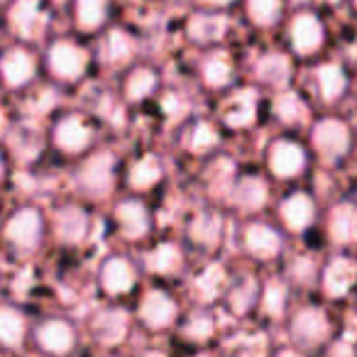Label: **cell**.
Here are the masks:
<instances>
[{
	"label": "cell",
	"instance_id": "ba28073f",
	"mask_svg": "<svg viewBox=\"0 0 357 357\" xmlns=\"http://www.w3.org/2000/svg\"><path fill=\"white\" fill-rule=\"evenodd\" d=\"M135 328L137 323L132 306L125 301H105L89 313L84 331L100 352H118L120 347L128 345Z\"/></svg>",
	"mask_w": 357,
	"mask_h": 357
},
{
	"label": "cell",
	"instance_id": "f6af8a7d",
	"mask_svg": "<svg viewBox=\"0 0 357 357\" xmlns=\"http://www.w3.org/2000/svg\"><path fill=\"white\" fill-rule=\"evenodd\" d=\"M100 357H123V355H120V352H103Z\"/></svg>",
	"mask_w": 357,
	"mask_h": 357
},
{
	"label": "cell",
	"instance_id": "7bdbcfd3",
	"mask_svg": "<svg viewBox=\"0 0 357 357\" xmlns=\"http://www.w3.org/2000/svg\"><path fill=\"white\" fill-rule=\"evenodd\" d=\"M269 357H308V352H303V350H298L296 345H282V347H274L272 352H269Z\"/></svg>",
	"mask_w": 357,
	"mask_h": 357
},
{
	"label": "cell",
	"instance_id": "60d3db41",
	"mask_svg": "<svg viewBox=\"0 0 357 357\" xmlns=\"http://www.w3.org/2000/svg\"><path fill=\"white\" fill-rule=\"evenodd\" d=\"M10 174H13V157H10V152H8L6 144H0V191L8 186Z\"/></svg>",
	"mask_w": 357,
	"mask_h": 357
},
{
	"label": "cell",
	"instance_id": "f35d334b",
	"mask_svg": "<svg viewBox=\"0 0 357 357\" xmlns=\"http://www.w3.org/2000/svg\"><path fill=\"white\" fill-rule=\"evenodd\" d=\"M243 17L252 30L272 32L284 25L289 15L287 0H240Z\"/></svg>",
	"mask_w": 357,
	"mask_h": 357
},
{
	"label": "cell",
	"instance_id": "30bf717a",
	"mask_svg": "<svg viewBox=\"0 0 357 357\" xmlns=\"http://www.w3.org/2000/svg\"><path fill=\"white\" fill-rule=\"evenodd\" d=\"M284 50L296 61H316L328 45V25L311 6L296 8L284 20Z\"/></svg>",
	"mask_w": 357,
	"mask_h": 357
},
{
	"label": "cell",
	"instance_id": "603a6c76",
	"mask_svg": "<svg viewBox=\"0 0 357 357\" xmlns=\"http://www.w3.org/2000/svg\"><path fill=\"white\" fill-rule=\"evenodd\" d=\"M164 76L162 69L152 61H132L128 69L120 71L118 98L125 108H142L162 96Z\"/></svg>",
	"mask_w": 357,
	"mask_h": 357
},
{
	"label": "cell",
	"instance_id": "277c9868",
	"mask_svg": "<svg viewBox=\"0 0 357 357\" xmlns=\"http://www.w3.org/2000/svg\"><path fill=\"white\" fill-rule=\"evenodd\" d=\"M50 240L47 208L40 204H20L3 215L0 223V245L15 259H32L45 250Z\"/></svg>",
	"mask_w": 357,
	"mask_h": 357
},
{
	"label": "cell",
	"instance_id": "9a60e30c",
	"mask_svg": "<svg viewBox=\"0 0 357 357\" xmlns=\"http://www.w3.org/2000/svg\"><path fill=\"white\" fill-rule=\"evenodd\" d=\"M228 235V211L218 204H206L191 211L184 223V243L201 257H215Z\"/></svg>",
	"mask_w": 357,
	"mask_h": 357
},
{
	"label": "cell",
	"instance_id": "d590c367",
	"mask_svg": "<svg viewBox=\"0 0 357 357\" xmlns=\"http://www.w3.org/2000/svg\"><path fill=\"white\" fill-rule=\"evenodd\" d=\"M30 328L32 318L17 303L0 301V350L22 352L30 345Z\"/></svg>",
	"mask_w": 357,
	"mask_h": 357
},
{
	"label": "cell",
	"instance_id": "bcb514c9",
	"mask_svg": "<svg viewBox=\"0 0 357 357\" xmlns=\"http://www.w3.org/2000/svg\"><path fill=\"white\" fill-rule=\"evenodd\" d=\"M8 355V352H3V350H0V357H6Z\"/></svg>",
	"mask_w": 357,
	"mask_h": 357
},
{
	"label": "cell",
	"instance_id": "7a4b0ae2",
	"mask_svg": "<svg viewBox=\"0 0 357 357\" xmlns=\"http://www.w3.org/2000/svg\"><path fill=\"white\" fill-rule=\"evenodd\" d=\"M42 74L61 89L81 86L91 76L96 54L79 35H52L42 47Z\"/></svg>",
	"mask_w": 357,
	"mask_h": 357
},
{
	"label": "cell",
	"instance_id": "836d02e7",
	"mask_svg": "<svg viewBox=\"0 0 357 357\" xmlns=\"http://www.w3.org/2000/svg\"><path fill=\"white\" fill-rule=\"evenodd\" d=\"M357 287V259L340 252L328 257L318 272V289L331 301H342Z\"/></svg>",
	"mask_w": 357,
	"mask_h": 357
},
{
	"label": "cell",
	"instance_id": "7c38bea8",
	"mask_svg": "<svg viewBox=\"0 0 357 357\" xmlns=\"http://www.w3.org/2000/svg\"><path fill=\"white\" fill-rule=\"evenodd\" d=\"M189 252L186 243L181 238H154L139 252L137 262L142 267V274L154 282L172 284L176 279H186L191 272Z\"/></svg>",
	"mask_w": 357,
	"mask_h": 357
},
{
	"label": "cell",
	"instance_id": "8d00e7d4",
	"mask_svg": "<svg viewBox=\"0 0 357 357\" xmlns=\"http://www.w3.org/2000/svg\"><path fill=\"white\" fill-rule=\"evenodd\" d=\"M323 230L331 245L347 250L357 245V204L352 201H337L331 206L323 218Z\"/></svg>",
	"mask_w": 357,
	"mask_h": 357
},
{
	"label": "cell",
	"instance_id": "6da1fadb",
	"mask_svg": "<svg viewBox=\"0 0 357 357\" xmlns=\"http://www.w3.org/2000/svg\"><path fill=\"white\" fill-rule=\"evenodd\" d=\"M71 164L74 169H71L69 184L76 199L98 206L110 204L118 196V189L123 186V157L113 147L98 144Z\"/></svg>",
	"mask_w": 357,
	"mask_h": 357
},
{
	"label": "cell",
	"instance_id": "8fae6325",
	"mask_svg": "<svg viewBox=\"0 0 357 357\" xmlns=\"http://www.w3.org/2000/svg\"><path fill=\"white\" fill-rule=\"evenodd\" d=\"M40 357H74L81 347V328L66 313H45L30 328V345Z\"/></svg>",
	"mask_w": 357,
	"mask_h": 357
},
{
	"label": "cell",
	"instance_id": "7402d4cb",
	"mask_svg": "<svg viewBox=\"0 0 357 357\" xmlns=\"http://www.w3.org/2000/svg\"><path fill=\"white\" fill-rule=\"evenodd\" d=\"M220 123L211 115H189L176 128V147L194 159H211L223 147Z\"/></svg>",
	"mask_w": 357,
	"mask_h": 357
},
{
	"label": "cell",
	"instance_id": "9c48e42d",
	"mask_svg": "<svg viewBox=\"0 0 357 357\" xmlns=\"http://www.w3.org/2000/svg\"><path fill=\"white\" fill-rule=\"evenodd\" d=\"M142 267L137 257L125 250H110L98 259L96 267V289L105 301H132L142 287Z\"/></svg>",
	"mask_w": 357,
	"mask_h": 357
},
{
	"label": "cell",
	"instance_id": "ab89813d",
	"mask_svg": "<svg viewBox=\"0 0 357 357\" xmlns=\"http://www.w3.org/2000/svg\"><path fill=\"white\" fill-rule=\"evenodd\" d=\"M269 115L282 128H301L308 123V103L296 89H284L269 98Z\"/></svg>",
	"mask_w": 357,
	"mask_h": 357
},
{
	"label": "cell",
	"instance_id": "d6986e66",
	"mask_svg": "<svg viewBox=\"0 0 357 357\" xmlns=\"http://www.w3.org/2000/svg\"><path fill=\"white\" fill-rule=\"evenodd\" d=\"M269 204H272V178L262 172H238L225 194L223 208L228 206L230 213L245 220L262 215Z\"/></svg>",
	"mask_w": 357,
	"mask_h": 357
},
{
	"label": "cell",
	"instance_id": "f546056e",
	"mask_svg": "<svg viewBox=\"0 0 357 357\" xmlns=\"http://www.w3.org/2000/svg\"><path fill=\"white\" fill-rule=\"evenodd\" d=\"M259 291H262V277L252 269L233 272L230 284L223 294V306L235 321H248L252 313H257Z\"/></svg>",
	"mask_w": 357,
	"mask_h": 357
},
{
	"label": "cell",
	"instance_id": "cb8c5ba5",
	"mask_svg": "<svg viewBox=\"0 0 357 357\" xmlns=\"http://www.w3.org/2000/svg\"><path fill=\"white\" fill-rule=\"evenodd\" d=\"M6 22L15 42L37 47V42L50 40L52 13L47 0H13L8 6Z\"/></svg>",
	"mask_w": 357,
	"mask_h": 357
},
{
	"label": "cell",
	"instance_id": "52a82bcc",
	"mask_svg": "<svg viewBox=\"0 0 357 357\" xmlns=\"http://www.w3.org/2000/svg\"><path fill=\"white\" fill-rule=\"evenodd\" d=\"M47 223H50L52 243L64 250H79L93 238V206L84 204L76 196L64 201H54V206L47 208Z\"/></svg>",
	"mask_w": 357,
	"mask_h": 357
},
{
	"label": "cell",
	"instance_id": "e0dca14e",
	"mask_svg": "<svg viewBox=\"0 0 357 357\" xmlns=\"http://www.w3.org/2000/svg\"><path fill=\"white\" fill-rule=\"evenodd\" d=\"M235 240L240 252L255 264H274L287 252V233L279 228V223L264 220L259 215L245 218Z\"/></svg>",
	"mask_w": 357,
	"mask_h": 357
},
{
	"label": "cell",
	"instance_id": "484cf974",
	"mask_svg": "<svg viewBox=\"0 0 357 357\" xmlns=\"http://www.w3.org/2000/svg\"><path fill=\"white\" fill-rule=\"evenodd\" d=\"M294 76H296V59L289 54V50H264L250 64L252 84L269 93L291 89Z\"/></svg>",
	"mask_w": 357,
	"mask_h": 357
},
{
	"label": "cell",
	"instance_id": "d6a6232c",
	"mask_svg": "<svg viewBox=\"0 0 357 357\" xmlns=\"http://www.w3.org/2000/svg\"><path fill=\"white\" fill-rule=\"evenodd\" d=\"M206 262L201 269H191L189 272V294L194 296L196 303H204V306H213V303L223 301V294L230 284L233 277V269L225 267L220 259L206 257Z\"/></svg>",
	"mask_w": 357,
	"mask_h": 357
},
{
	"label": "cell",
	"instance_id": "5b68a950",
	"mask_svg": "<svg viewBox=\"0 0 357 357\" xmlns=\"http://www.w3.org/2000/svg\"><path fill=\"white\" fill-rule=\"evenodd\" d=\"M132 313L139 331L149 335H164L176 331L178 321L184 316V303L169 284L152 282L142 284L135 294Z\"/></svg>",
	"mask_w": 357,
	"mask_h": 357
},
{
	"label": "cell",
	"instance_id": "44dd1931",
	"mask_svg": "<svg viewBox=\"0 0 357 357\" xmlns=\"http://www.w3.org/2000/svg\"><path fill=\"white\" fill-rule=\"evenodd\" d=\"M194 71L201 89L213 96H223L225 91L235 89L240 79L238 59H235V52H230L228 45L201 50Z\"/></svg>",
	"mask_w": 357,
	"mask_h": 357
},
{
	"label": "cell",
	"instance_id": "7dc6e473",
	"mask_svg": "<svg viewBox=\"0 0 357 357\" xmlns=\"http://www.w3.org/2000/svg\"><path fill=\"white\" fill-rule=\"evenodd\" d=\"M0 223H3V215H0Z\"/></svg>",
	"mask_w": 357,
	"mask_h": 357
},
{
	"label": "cell",
	"instance_id": "4316f807",
	"mask_svg": "<svg viewBox=\"0 0 357 357\" xmlns=\"http://www.w3.org/2000/svg\"><path fill=\"white\" fill-rule=\"evenodd\" d=\"M308 86L313 91V98L326 108L337 105L352 89L350 71L342 61L337 59H323L316 61L308 71Z\"/></svg>",
	"mask_w": 357,
	"mask_h": 357
},
{
	"label": "cell",
	"instance_id": "ac0fdd59",
	"mask_svg": "<svg viewBox=\"0 0 357 357\" xmlns=\"http://www.w3.org/2000/svg\"><path fill=\"white\" fill-rule=\"evenodd\" d=\"M42 76V54L32 45L13 42L0 50V91L25 93Z\"/></svg>",
	"mask_w": 357,
	"mask_h": 357
},
{
	"label": "cell",
	"instance_id": "f1b7e54d",
	"mask_svg": "<svg viewBox=\"0 0 357 357\" xmlns=\"http://www.w3.org/2000/svg\"><path fill=\"white\" fill-rule=\"evenodd\" d=\"M230 20L228 10H208V8H194L189 17H186L184 35L199 50H211V47L225 45L230 35Z\"/></svg>",
	"mask_w": 357,
	"mask_h": 357
},
{
	"label": "cell",
	"instance_id": "ffe728a7",
	"mask_svg": "<svg viewBox=\"0 0 357 357\" xmlns=\"http://www.w3.org/2000/svg\"><path fill=\"white\" fill-rule=\"evenodd\" d=\"M262 89H257L255 84L250 86H235V89L225 91L220 96V108L215 120L220 123V128L228 132H245V130L255 128L262 115Z\"/></svg>",
	"mask_w": 357,
	"mask_h": 357
},
{
	"label": "cell",
	"instance_id": "1f68e13d",
	"mask_svg": "<svg viewBox=\"0 0 357 357\" xmlns=\"http://www.w3.org/2000/svg\"><path fill=\"white\" fill-rule=\"evenodd\" d=\"M98 47L93 50L96 61L103 64L105 69L123 71L128 69L132 61H137V40L130 30L120 25H110L103 35L96 37Z\"/></svg>",
	"mask_w": 357,
	"mask_h": 357
},
{
	"label": "cell",
	"instance_id": "5bb4252c",
	"mask_svg": "<svg viewBox=\"0 0 357 357\" xmlns=\"http://www.w3.org/2000/svg\"><path fill=\"white\" fill-rule=\"evenodd\" d=\"M311 149L296 135H277L264 147V174L279 184H296L311 167Z\"/></svg>",
	"mask_w": 357,
	"mask_h": 357
},
{
	"label": "cell",
	"instance_id": "2e32d148",
	"mask_svg": "<svg viewBox=\"0 0 357 357\" xmlns=\"http://www.w3.org/2000/svg\"><path fill=\"white\" fill-rule=\"evenodd\" d=\"M284 323H287L289 342L303 352L323 350L331 345L333 335H335L331 313L321 303H301V306L291 308Z\"/></svg>",
	"mask_w": 357,
	"mask_h": 357
},
{
	"label": "cell",
	"instance_id": "4fadbf2b",
	"mask_svg": "<svg viewBox=\"0 0 357 357\" xmlns=\"http://www.w3.org/2000/svg\"><path fill=\"white\" fill-rule=\"evenodd\" d=\"M306 144L311 149V157L318 159L323 167H337L350 157L355 132L340 115H321L308 125Z\"/></svg>",
	"mask_w": 357,
	"mask_h": 357
},
{
	"label": "cell",
	"instance_id": "e575fe53",
	"mask_svg": "<svg viewBox=\"0 0 357 357\" xmlns=\"http://www.w3.org/2000/svg\"><path fill=\"white\" fill-rule=\"evenodd\" d=\"M115 0H69V22L79 37H98L113 25Z\"/></svg>",
	"mask_w": 357,
	"mask_h": 357
},
{
	"label": "cell",
	"instance_id": "3957f363",
	"mask_svg": "<svg viewBox=\"0 0 357 357\" xmlns=\"http://www.w3.org/2000/svg\"><path fill=\"white\" fill-rule=\"evenodd\" d=\"M47 147L66 162H76L100 144V120L81 108H64L47 125Z\"/></svg>",
	"mask_w": 357,
	"mask_h": 357
},
{
	"label": "cell",
	"instance_id": "8992f818",
	"mask_svg": "<svg viewBox=\"0 0 357 357\" xmlns=\"http://www.w3.org/2000/svg\"><path fill=\"white\" fill-rule=\"evenodd\" d=\"M108 225L118 243L144 248L147 243H152L157 233V215L147 196L128 191L123 196H115L108 204Z\"/></svg>",
	"mask_w": 357,
	"mask_h": 357
},
{
	"label": "cell",
	"instance_id": "d4e9b609",
	"mask_svg": "<svg viewBox=\"0 0 357 357\" xmlns=\"http://www.w3.org/2000/svg\"><path fill=\"white\" fill-rule=\"evenodd\" d=\"M167 159L157 149H139L137 154L123 159V186L130 194H152L167 181Z\"/></svg>",
	"mask_w": 357,
	"mask_h": 357
},
{
	"label": "cell",
	"instance_id": "83f0119b",
	"mask_svg": "<svg viewBox=\"0 0 357 357\" xmlns=\"http://www.w3.org/2000/svg\"><path fill=\"white\" fill-rule=\"evenodd\" d=\"M277 223L287 235H306L318 223V201L308 189H291L277 204Z\"/></svg>",
	"mask_w": 357,
	"mask_h": 357
},
{
	"label": "cell",
	"instance_id": "4dcf8cb0",
	"mask_svg": "<svg viewBox=\"0 0 357 357\" xmlns=\"http://www.w3.org/2000/svg\"><path fill=\"white\" fill-rule=\"evenodd\" d=\"M174 333L189 347H211L220 337V318L213 306L196 303L194 308L184 311Z\"/></svg>",
	"mask_w": 357,
	"mask_h": 357
},
{
	"label": "cell",
	"instance_id": "74e56055",
	"mask_svg": "<svg viewBox=\"0 0 357 357\" xmlns=\"http://www.w3.org/2000/svg\"><path fill=\"white\" fill-rule=\"evenodd\" d=\"M291 311V284L287 277H267L262 279L257 313L267 323H284Z\"/></svg>",
	"mask_w": 357,
	"mask_h": 357
},
{
	"label": "cell",
	"instance_id": "b9f144b4",
	"mask_svg": "<svg viewBox=\"0 0 357 357\" xmlns=\"http://www.w3.org/2000/svg\"><path fill=\"white\" fill-rule=\"evenodd\" d=\"M194 8H208V10H230L240 6V0H191Z\"/></svg>",
	"mask_w": 357,
	"mask_h": 357
},
{
	"label": "cell",
	"instance_id": "ee69618b",
	"mask_svg": "<svg viewBox=\"0 0 357 357\" xmlns=\"http://www.w3.org/2000/svg\"><path fill=\"white\" fill-rule=\"evenodd\" d=\"M184 357H218V355H215L211 347H191V350L186 352Z\"/></svg>",
	"mask_w": 357,
	"mask_h": 357
}]
</instances>
